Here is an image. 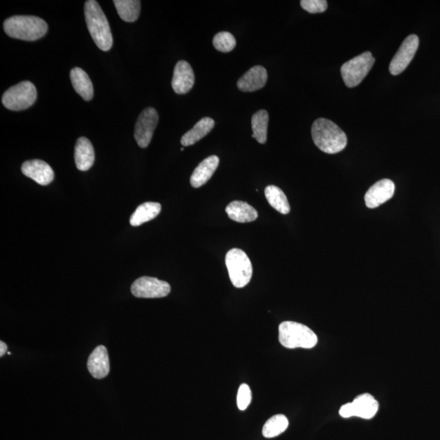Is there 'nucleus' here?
Wrapping results in <instances>:
<instances>
[{"label": "nucleus", "instance_id": "obj_8", "mask_svg": "<svg viewBox=\"0 0 440 440\" xmlns=\"http://www.w3.org/2000/svg\"><path fill=\"white\" fill-rule=\"evenodd\" d=\"M131 290L136 298L158 299L169 294L171 286L166 281L150 276H142L134 281Z\"/></svg>", "mask_w": 440, "mask_h": 440}, {"label": "nucleus", "instance_id": "obj_27", "mask_svg": "<svg viewBox=\"0 0 440 440\" xmlns=\"http://www.w3.org/2000/svg\"><path fill=\"white\" fill-rule=\"evenodd\" d=\"M236 44V38L229 32H220L213 38L214 47L216 50L221 52H229L234 50Z\"/></svg>", "mask_w": 440, "mask_h": 440}, {"label": "nucleus", "instance_id": "obj_9", "mask_svg": "<svg viewBox=\"0 0 440 440\" xmlns=\"http://www.w3.org/2000/svg\"><path fill=\"white\" fill-rule=\"evenodd\" d=\"M158 113L155 108H146L138 118L135 127V139L138 146L145 148L150 145L157 125Z\"/></svg>", "mask_w": 440, "mask_h": 440}, {"label": "nucleus", "instance_id": "obj_10", "mask_svg": "<svg viewBox=\"0 0 440 440\" xmlns=\"http://www.w3.org/2000/svg\"><path fill=\"white\" fill-rule=\"evenodd\" d=\"M419 38L415 34L408 36L390 62L389 71L392 76H398L408 67L418 51Z\"/></svg>", "mask_w": 440, "mask_h": 440}, {"label": "nucleus", "instance_id": "obj_31", "mask_svg": "<svg viewBox=\"0 0 440 440\" xmlns=\"http://www.w3.org/2000/svg\"><path fill=\"white\" fill-rule=\"evenodd\" d=\"M8 350V347L6 343H4L3 341L0 342V357H3L5 354H6Z\"/></svg>", "mask_w": 440, "mask_h": 440}, {"label": "nucleus", "instance_id": "obj_6", "mask_svg": "<svg viewBox=\"0 0 440 440\" xmlns=\"http://www.w3.org/2000/svg\"><path fill=\"white\" fill-rule=\"evenodd\" d=\"M37 99L36 86L31 82L24 81L4 92L2 103L13 111H21L32 106Z\"/></svg>", "mask_w": 440, "mask_h": 440}, {"label": "nucleus", "instance_id": "obj_13", "mask_svg": "<svg viewBox=\"0 0 440 440\" xmlns=\"http://www.w3.org/2000/svg\"><path fill=\"white\" fill-rule=\"evenodd\" d=\"M195 83L194 71L189 62L180 61L176 64L171 85L173 90L180 95L189 92Z\"/></svg>", "mask_w": 440, "mask_h": 440}, {"label": "nucleus", "instance_id": "obj_19", "mask_svg": "<svg viewBox=\"0 0 440 440\" xmlns=\"http://www.w3.org/2000/svg\"><path fill=\"white\" fill-rule=\"evenodd\" d=\"M226 213L229 218L239 222H253L258 218V212L248 204L234 201L226 207Z\"/></svg>", "mask_w": 440, "mask_h": 440}, {"label": "nucleus", "instance_id": "obj_25", "mask_svg": "<svg viewBox=\"0 0 440 440\" xmlns=\"http://www.w3.org/2000/svg\"><path fill=\"white\" fill-rule=\"evenodd\" d=\"M269 113L262 110L256 112L251 118L252 131L255 138L260 144H265L267 142V134H268Z\"/></svg>", "mask_w": 440, "mask_h": 440}, {"label": "nucleus", "instance_id": "obj_23", "mask_svg": "<svg viewBox=\"0 0 440 440\" xmlns=\"http://www.w3.org/2000/svg\"><path fill=\"white\" fill-rule=\"evenodd\" d=\"M265 197L271 207L281 214L288 215L290 211V206L284 192L275 185H269L265 189Z\"/></svg>", "mask_w": 440, "mask_h": 440}, {"label": "nucleus", "instance_id": "obj_4", "mask_svg": "<svg viewBox=\"0 0 440 440\" xmlns=\"http://www.w3.org/2000/svg\"><path fill=\"white\" fill-rule=\"evenodd\" d=\"M279 341L286 348L311 349L318 344V338L308 326L294 321H285L279 326Z\"/></svg>", "mask_w": 440, "mask_h": 440}, {"label": "nucleus", "instance_id": "obj_15", "mask_svg": "<svg viewBox=\"0 0 440 440\" xmlns=\"http://www.w3.org/2000/svg\"><path fill=\"white\" fill-rule=\"evenodd\" d=\"M268 80V73L266 69L261 66H256L250 69L239 82L237 87L245 92H255L263 88Z\"/></svg>", "mask_w": 440, "mask_h": 440}, {"label": "nucleus", "instance_id": "obj_30", "mask_svg": "<svg viewBox=\"0 0 440 440\" xmlns=\"http://www.w3.org/2000/svg\"><path fill=\"white\" fill-rule=\"evenodd\" d=\"M341 417L349 418L354 417L353 403H348L343 405L339 410Z\"/></svg>", "mask_w": 440, "mask_h": 440}, {"label": "nucleus", "instance_id": "obj_16", "mask_svg": "<svg viewBox=\"0 0 440 440\" xmlns=\"http://www.w3.org/2000/svg\"><path fill=\"white\" fill-rule=\"evenodd\" d=\"M220 164L218 156L212 155L202 161L196 168L190 178L191 185L194 187H200L206 184L211 178L213 176L215 171Z\"/></svg>", "mask_w": 440, "mask_h": 440}, {"label": "nucleus", "instance_id": "obj_29", "mask_svg": "<svg viewBox=\"0 0 440 440\" xmlns=\"http://www.w3.org/2000/svg\"><path fill=\"white\" fill-rule=\"evenodd\" d=\"M300 4L301 8L310 13H324L328 7L325 0H301Z\"/></svg>", "mask_w": 440, "mask_h": 440}, {"label": "nucleus", "instance_id": "obj_18", "mask_svg": "<svg viewBox=\"0 0 440 440\" xmlns=\"http://www.w3.org/2000/svg\"><path fill=\"white\" fill-rule=\"evenodd\" d=\"M352 403L354 417L371 419L373 418L378 411V402L375 399L373 395L368 393L358 395Z\"/></svg>", "mask_w": 440, "mask_h": 440}, {"label": "nucleus", "instance_id": "obj_2", "mask_svg": "<svg viewBox=\"0 0 440 440\" xmlns=\"http://www.w3.org/2000/svg\"><path fill=\"white\" fill-rule=\"evenodd\" d=\"M84 13L93 41L102 51H110L113 43L112 32L100 5L95 0H88L84 7Z\"/></svg>", "mask_w": 440, "mask_h": 440}, {"label": "nucleus", "instance_id": "obj_1", "mask_svg": "<svg viewBox=\"0 0 440 440\" xmlns=\"http://www.w3.org/2000/svg\"><path fill=\"white\" fill-rule=\"evenodd\" d=\"M311 136L316 147L329 155L343 151L348 144L344 132L334 122L325 118L315 120L311 127Z\"/></svg>", "mask_w": 440, "mask_h": 440}, {"label": "nucleus", "instance_id": "obj_28", "mask_svg": "<svg viewBox=\"0 0 440 440\" xmlns=\"http://www.w3.org/2000/svg\"><path fill=\"white\" fill-rule=\"evenodd\" d=\"M252 399L251 390L248 385L241 384L237 392L236 402L237 407L241 411H244L248 408Z\"/></svg>", "mask_w": 440, "mask_h": 440}, {"label": "nucleus", "instance_id": "obj_24", "mask_svg": "<svg viewBox=\"0 0 440 440\" xmlns=\"http://www.w3.org/2000/svg\"><path fill=\"white\" fill-rule=\"evenodd\" d=\"M117 11L120 17L126 22H134L141 13L139 0H115Z\"/></svg>", "mask_w": 440, "mask_h": 440}, {"label": "nucleus", "instance_id": "obj_12", "mask_svg": "<svg viewBox=\"0 0 440 440\" xmlns=\"http://www.w3.org/2000/svg\"><path fill=\"white\" fill-rule=\"evenodd\" d=\"M23 174L37 184L46 186L54 180V171L47 162L34 159L24 162L22 166Z\"/></svg>", "mask_w": 440, "mask_h": 440}, {"label": "nucleus", "instance_id": "obj_17", "mask_svg": "<svg viewBox=\"0 0 440 440\" xmlns=\"http://www.w3.org/2000/svg\"><path fill=\"white\" fill-rule=\"evenodd\" d=\"M74 159L79 171H88L93 166L95 162V151L91 141L87 138L80 137L77 141L74 150Z\"/></svg>", "mask_w": 440, "mask_h": 440}, {"label": "nucleus", "instance_id": "obj_7", "mask_svg": "<svg viewBox=\"0 0 440 440\" xmlns=\"http://www.w3.org/2000/svg\"><path fill=\"white\" fill-rule=\"evenodd\" d=\"M375 59L370 52H364L343 64L341 74L346 86L355 87L359 85L372 69Z\"/></svg>", "mask_w": 440, "mask_h": 440}, {"label": "nucleus", "instance_id": "obj_3", "mask_svg": "<svg viewBox=\"0 0 440 440\" xmlns=\"http://www.w3.org/2000/svg\"><path fill=\"white\" fill-rule=\"evenodd\" d=\"M5 33L8 36L24 41H36L48 32V24L41 17L34 16H13L3 23Z\"/></svg>", "mask_w": 440, "mask_h": 440}, {"label": "nucleus", "instance_id": "obj_26", "mask_svg": "<svg viewBox=\"0 0 440 440\" xmlns=\"http://www.w3.org/2000/svg\"><path fill=\"white\" fill-rule=\"evenodd\" d=\"M289 427L288 418L283 414L275 415L266 422L263 427V434L266 438H274L280 436Z\"/></svg>", "mask_w": 440, "mask_h": 440}, {"label": "nucleus", "instance_id": "obj_22", "mask_svg": "<svg viewBox=\"0 0 440 440\" xmlns=\"http://www.w3.org/2000/svg\"><path fill=\"white\" fill-rule=\"evenodd\" d=\"M162 206L157 202L148 201L137 207L130 219L132 226H141L145 222L155 219L160 214Z\"/></svg>", "mask_w": 440, "mask_h": 440}, {"label": "nucleus", "instance_id": "obj_14", "mask_svg": "<svg viewBox=\"0 0 440 440\" xmlns=\"http://www.w3.org/2000/svg\"><path fill=\"white\" fill-rule=\"evenodd\" d=\"M87 369L93 378L102 379L110 373V360L105 346H98L88 358Z\"/></svg>", "mask_w": 440, "mask_h": 440}, {"label": "nucleus", "instance_id": "obj_5", "mask_svg": "<svg viewBox=\"0 0 440 440\" xmlns=\"http://www.w3.org/2000/svg\"><path fill=\"white\" fill-rule=\"evenodd\" d=\"M225 263L231 283L235 288H243L249 284L253 275V268L248 255L243 250H230L226 255Z\"/></svg>", "mask_w": 440, "mask_h": 440}, {"label": "nucleus", "instance_id": "obj_21", "mask_svg": "<svg viewBox=\"0 0 440 440\" xmlns=\"http://www.w3.org/2000/svg\"><path fill=\"white\" fill-rule=\"evenodd\" d=\"M215 121L211 118H204L196 123L192 129L181 138V145L187 147L194 145L213 129Z\"/></svg>", "mask_w": 440, "mask_h": 440}, {"label": "nucleus", "instance_id": "obj_20", "mask_svg": "<svg viewBox=\"0 0 440 440\" xmlns=\"http://www.w3.org/2000/svg\"><path fill=\"white\" fill-rule=\"evenodd\" d=\"M71 79L74 90L84 101H91L94 95L92 83L87 73L80 68H73L71 71Z\"/></svg>", "mask_w": 440, "mask_h": 440}, {"label": "nucleus", "instance_id": "obj_11", "mask_svg": "<svg viewBox=\"0 0 440 440\" xmlns=\"http://www.w3.org/2000/svg\"><path fill=\"white\" fill-rule=\"evenodd\" d=\"M395 186L393 181L384 179L379 180L369 187L364 196L365 204L368 208L374 209L392 199Z\"/></svg>", "mask_w": 440, "mask_h": 440}]
</instances>
